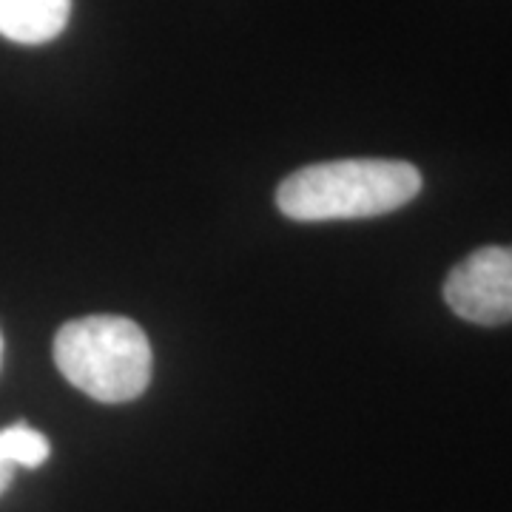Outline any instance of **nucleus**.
I'll return each instance as SVG.
<instances>
[{"instance_id":"nucleus-3","label":"nucleus","mask_w":512,"mask_h":512,"mask_svg":"<svg viewBox=\"0 0 512 512\" xmlns=\"http://www.w3.org/2000/svg\"><path fill=\"white\" fill-rule=\"evenodd\" d=\"M450 311L464 322L495 328L512 322V245L478 248L444 282Z\"/></svg>"},{"instance_id":"nucleus-4","label":"nucleus","mask_w":512,"mask_h":512,"mask_svg":"<svg viewBox=\"0 0 512 512\" xmlns=\"http://www.w3.org/2000/svg\"><path fill=\"white\" fill-rule=\"evenodd\" d=\"M72 15V0H0V35L20 46L55 40Z\"/></svg>"},{"instance_id":"nucleus-2","label":"nucleus","mask_w":512,"mask_h":512,"mask_svg":"<svg viewBox=\"0 0 512 512\" xmlns=\"http://www.w3.org/2000/svg\"><path fill=\"white\" fill-rule=\"evenodd\" d=\"M55 362L69 382L97 402L123 404L146 393L151 345L126 316H86L55 336Z\"/></svg>"},{"instance_id":"nucleus-5","label":"nucleus","mask_w":512,"mask_h":512,"mask_svg":"<svg viewBox=\"0 0 512 512\" xmlns=\"http://www.w3.org/2000/svg\"><path fill=\"white\" fill-rule=\"evenodd\" d=\"M49 453H52L49 439L35 427H29L23 421L3 427L0 430V495L9 490L15 467L35 470L40 464H46Z\"/></svg>"},{"instance_id":"nucleus-1","label":"nucleus","mask_w":512,"mask_h":512,"mask_svg":"<svg viewBox=\"0 0 512 512\" xmlns=\"http://www.w3.org/2000/svg\"><path fill=\"white\" fill-rule=\"evenodd\" d=\"M421 191V174L404 160H333L293 171L276 188V205L299 222L382 217Z\"/></svg>"},{"instance_id":"nucleus-6","label":"nucleus","mask_w":512,"mask_h":512,"mask_svg":"<svg viewBox=\"0 0 512 512\" xmlns=\"http://www.w3.org/2000/svg\"><path fill=\"white\" fill-rule=\"evenodd\" d=\"M0 359H3V336H0Z\"/></svg>"}]
</instances>
